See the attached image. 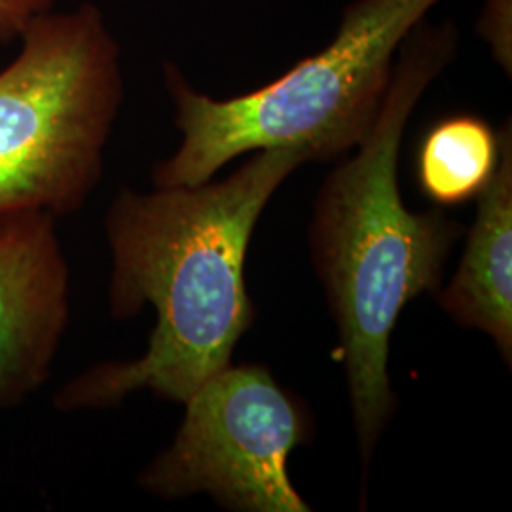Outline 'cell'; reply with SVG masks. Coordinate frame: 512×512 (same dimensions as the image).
I'll list each match as a JSON object with an SVG mask.
<instances>
[{
    "instance_id": "6da1fadb",
    "label": "cell",
    "mask_w": 512,
    "mask_h": 512,
    "mask_svg": "<svg viewBox=\"0 0 512 512\" xmlns=\"http://www.w3.org/2000/svg\"><path fill=\"white\" fill-rule=\"evenodd\" d=\"M306 162L300 152L272 148L217 183L122 188L105 215L109 310L124 321L150 306L156 325L141 357L88 368L55 393V406L109 408L137 391L184 404L230 365L255 321L245 264L256 222Z\"/></svg>"
},
{
    "instance_id": "7a4b0ae2",
    "label": "cell",
    "mask_w": 512,
    "mask_h": 512,
    "mask_svg": "<svg viewBox=\"0 0 512 512\" xmlns=\"http://www.w3.org/2000/svg\"><path fill=\"white\" fill-rule=\"evenodd\" d=\"M456 38L450 25L421 21L412 29L374 128L325 177L311 211V264L336 325L363 478L397 410L389 376L393 330L412 300L439 293L463 232L439 209L410 211L399 188L404 129L452 59Z\"/></svg>"
},
{
    "instance_id": "3957f363",
    "label": "cell",
    "mask_w": 512,
    "mask_h": 512,
    "mask_svg": "<svg viewBox=\"0 0 512 512\" xmlns=\"http://www.w3.org/2000/svg\"><path fill=\"white\" fill-rule=\"evenodd\" d=\"M440 0H355L319 54L255 92L213 99L173 63L165 88L181 145L154 165V188L196 186L241 154L285 148L308 162L348 156L374 128L406 37Z\"/></svg>"
},
{
    "instance_id": "277c9868",
    "label": "cell",
    "mask_w": 512,
    "mask_h": 512,
    "mask_svg": "<svg viewBox=\"0 0 512 512\" xmlns=\"http://www.w3.org/2000/svg\"><path fill=\"white\" fill-rule=\"evenodd\" d=\"M0 71V213L73 215L103 175L124 101L120 46L90 2L42 12Z\"/></svg>"
},
{
    "instance_id": "5b68a950",
    "label": "cell",
    "mask_w": 512,
    "mask_h": 512,
    "mask_svg": "<svg viewBox=\"0 0 512 512\" xmlns=\"http://www.w3.org/2000/svg\"><path fill=\"white\" fill-rule=\"evenodd\" d=\"M173 442L137 476L162 499L205 494L234 512H310L289 458L311 442L306 406L262 365H228L184 403Z\"/></svg>"
},
{
    "instance_id": "8992f818",
    "label": "cell",
    "mask_w": 512,
    "mask_h": 512,
    "mask_svg": "<svg viewBox=\"0 0 512 512\" xmlns=\"http://www.w3.org/2000/svg\"><path fill=\"white\" fill-rule=\"evenodd\" d=\"M69 321V264L44 211L0 213V408L50 376Z\"/></svg>"
},
{
    "instance_id": "52a82bcc",
    "label": "cell",
    "mask_w": 512,
    "mask_h": 512,
    "mask_svg": "<svg viewBox=\"0 0 512 512\" xmlns=\"http://www.w3.org/2000/svg\"><path fill=\"white\" fill-rule=\"evenodd\" d=\"M476 219L456 274L440 287V308L465 329L494 340L503 363L512 365V133L499 131V162L480 192Z\"/></svg>"
},
{
    "instance_id": "ba28073f",
    "label": "cell",
    "mask_w": 512,
    "mask_h": 512,
    "mask_svg": "<svg viewBox=\"0 0 512 512\" xmlns=\"http://www.w3.org/2000/svg\"><path fill=\"white\" fill-rule=\"evenodd\" d=\"M499 162V133L473 114H456L427 131L418 152V183L425 198L456 207L480 196Z\"/></svg>"
},
{
    "instance_id": "9c48e42d",
    "label": "cell",
    "mask_w": 512,
    "mask_h": 512,
    "mask_svg": "<svg viewBox=\"0 0 512 512\" xmlns=\"http://www.w3.org/2000/svg\"><path fill=\"white\" fill-rule=\"evenodd\" d=\"M55 0H0V42L19 38L25 25L54 8Z\"/></svg>"
}]
</instances>
